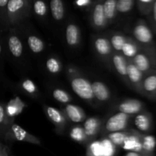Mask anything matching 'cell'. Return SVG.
I'll return each instance as SVG.
<instances>
[{"label":"cell","mask_w":156,"mask_h":156,"mask_svg":"<svg viewBox=\"0 0 156 156\" xmlns=\"http://www.w3.org/2000/svg\"><path fill=\"white\" fill-rule=\"evenodd\" d=\"M30 2L27 0H9L5 18L11 26L16 25L30 15Z\"/></svg>","instance_id":"6da1fadb"},{"label":"cell","mask_w":156,"mask_h":156,"mask_svg":"<svg viewBox=\"0 0 156 156\" xmlns=\"http://www.w3.org/2000/svg\"><path fill=\"white\" fill-rule=\"evenodd\" d=\"M134 40L142 49L156 52V47L153 38V32L143 20H140L133 30Z\"/></svg>","instance_id":"7a4b0ae2"},{"label":"cell","mask_w":156,"mask_h":156,"mask_svg":"<svg viewBox=\"0 0 156 156\" xmlns=\"http://www.w3.org/2000/svg\"><path fill=\"white\" fill-rule=\"evenodd\" d=\"M131 117H132L131 116L123 113H116L105 121L102 126L101 132L103 131L105 135H108L113 133L127 130Z\"/></svg>","instance_id":"3957f363"},{"label":"cell","mask_w":156,"mask_h":156,"mask_svg":"<svg viewBox=\"0 0 156 156\" xmlns=\"http://www.w3.org/2000/svg\"><path fill=\"white\" fill-rule=\"evenodd\" d=\"M69 81L73 91L79 98L88 102H92L95 99L91 88V83L88 79L78 75H72L69 76Z\"/></svg>","instance_id":"277c9868"},{"label":"cell","mask_w":156,"mask_h":156,"mask_svg":"<svg viewBox=\"0 0 156 156\" xmlns=\"http://www.w3.org/2000/svg\"><path fill=\"white\" fill-rule=\"evenodd\" d=\"M131 61L144 75L152 70H156V52L141 48Z\"/></svg>","instance_id":"5b68a950"},{"label":"cell","mask_w":156,"mask_h":156,"mask_svg":"<svg viewBox=\"0 0 156 156\" xmlns=\"http://www.w3.org/2000/svg\"><path fill=\"white\" fill-rule=\"evenodd\" d=\"M4 138L7 141L25 142V143L38 145V146L41 144V140L37 137L26 131L19 125L13 123L10 125L8 129L7 132L5 134Z\"/></svg>","instance_id":"8992f818"},{"label":"cell","mask_w":156,"mask_h":156,"mask_svg":"<svg viewBox=\"0 0 156 156\" xmlns=\"http://www.w3.org/2000/svg\"><path fill=\"white\" fill-rule=\"evenodd\" d=\"M144 74L134 66L131 60L127 59V85L133 90L141 94L142 82Z\"/></svg>","instance_id":"52a82bcc"},{"label":"cell","mask_w":156,"mask_h":156,"mask_svg":"<svg viewBox=\"0 0 156 156\" xmlns=\"http://www.w3.org/2000/svg\"><path fill=\"white\" fill-rule=\"evenodd\" d=\"M44 111L47 117L55 126L56 131L59 133H62L68 121L63 111L47 105L44 106Z\"/></svg>","instance_id":"ba28073f"},{"label":"cell","mask_w":156,"mask_h":156,"mask_svg":"<svg viewBox=\"0 0 156 156\" xmlns=\"http://www.w3.org/2000/svg\"><path fill=\"white\" fill-rule=\"evenodd\" d=\"M141 94L150 100L156 101V70H152L144 75Z\"/></svg>","instance_id":"9c48e42d"},{"label":"cell","mask_w":156,"mask_h":156,"mask_svg":"<svg viewBox=\"0 0 156 156\" xmlns=\"http://www.w3.org/2000/svg\"><path fill=\"white\" fill-rule=\"evenodd\" d=\"M82 128L88 143L94 140L100 133L102 128V122L98 117H90L85 119Z\"/></svg>","instance_id":"30bf717a"},{"label":"cell","mask_w":156,"mask_h":156,"mask_svg":"<svg viewBox=\"0 0 156 156\" xmlns=\"http://www.w3.org/2000/svg\"><path fill=\"white\" fill-rule=\"evenodd\" d=\"M144 108L143 102L136 99H126L119 103L117 106L118 112L123 113L131 117L144 111Z\"/></svg>","instance_id":"8fae6325"},{"label":"cell","mask_w":156,"mask_h":156,"mask_svg":"<svg viewBox=\"0 0 156 156\" xmlns=\"http://www.w3.org/2000/svg\"><path fill=\"white\" fill-rule=\"evenodd\" d=\"M134 126L136 128L137 132L142 134H146L150 132L153 126L152 116L147 111H143L135 115L134 117Z\"/></svg>","instance_id":"7c38bea8"},{"label":"cell","mask_w":156,"mask_h":156,"mask_svg":"<svg viewBox=\"0 0 156 156\" xmlns=\"http://www.w3.org/2000/svg\"><path fill=\"white\" fill-rule=\"evenodd\" d=\"M94 48L96 53L101 58L108 59L111 58L113 54V49L109 39L102 36H97L94 37Z\"/></svg>","instance_id":"4fadbf2b"},{"label":"cell","mask_w":156,"mask_h":156,"mask_svg":"<svg viewBox=\"0 0 156 156\" xmlns=\"http://www.w3.org/2000/svg\"><path fill=\"white\" fill-rule=\"evenodd\" d=\"M91 21L93 27L97 30L103 29L108 25V21L105 18L103 9V3L101 2L94 3L92 6L91 14Z\"/></svg>","instance_id":"5bb4252c"},{"label":"cell","mask_w":156,"mask_h":156,"mask_svg":"<svg viewBox=\"0 0 156 156\" xmlns=\"http://www.w3.org/2000/svg\"><path fill=\"white\" fill-rule=\"evenodd\" d=\"M111 59L116 72L127 85V59L121 54V53L117 52L113 53Z\"/></svg>","instance_id":"9a60e30c"},{"label":"cell","mask_w":156,"mask_h":156,"mask_svg":"<svg viewBox=\"0 0 156 156\" xmlns=\"http://www.w3.org/2000/svg\"><path fill=\"white\" fill-rule=\"evenodd\" d=\"M63 113L65 114L67 120L73 122L75 123H80L85 121L86 119V114L85 111L77 105L73 104H68L64 108Z\"/></svg>","instance_id":"2e32d148"},{"label":"cell","mask_w":156,"mask_h":156,"mask_svg":"<svg viewBox=\"0 0 156 156\" xmlns=\"http://www.w3.org/2000/svg\"><path fill=\"white\" fill-rule=\"evenodd\" d=\"M91 88L94 98L98 101L105 102L111 98V91L104 82L100 81L93 82L91 83Z\"/></svg>","instance_id":"e0dca14e"},{"label":"cell","mask_w":156,"mask_h":156,"mask_svg":"<svg viewBox=\"0 0 156 156\" xmlns=\"http://www.w3.org/2000/svg\"><path fill=\"white\" fill-rule=\"evenodd\" d=\"M80 30L79 27L74 23H70L66 29V40L69 46L75 47L80 42Z\"/></svg>","instance_id":"ac0fdd59"},{"label":"cell","mask_w":156,"mask_h":156,"mask_svg":"<svg viewBox=\"0 0 156 156\" xmlns=\"http://www.w3.org/2000/svg\"><path fill=\"white\" fill-rule=\"evenodd\" d=\"M141 47L132 37H127L126 42L121 50V54L128 60H131L140 52Z\"/></svg>","instance_id":"d6986e66"},{"label":"cell","mask_w":156,"mask_h":156,"mask_svg":"<svg viewBox=\"0 0 156 156\" xmlns=\"http://www.w3.org/2000/svg\"><path fill=\"white\" fill-rule=\"evenodd\" d=\"M8 47L10 53L15 57L18 58L22 55L23 45L18 35H9L8 38Z\"/></svg>","instance_id":"ffe728a7"},{"label":"cell","mask_w":156,"mask_h":156,"mask_svg":"<svg viewBox=\"0 0 156 156\" xmlns=\"http://www.w3.org/2000/svg\"><path fill=\"white\" fill-rule=\"evenodd\" d=\"M142 154L145 156L153 155L156 146V140L153 136L143 134L141 139Z\"/></svg>","instance_id":"44dd1931"},{"label":"cell","mask_w":156,"mask_h":156,"mask_svg":"<svg viewBox=\"0 0 156 156\" xmlns=\"http://www.w3.org/2000/svg\"><path fill=\"white\" fill-rule=\"evenodd\" d=\"M50 8L52 16L56 21H61L63 19L65 8L63 2L61 0H52L50 3Z\"/></svg>","instance_id":"7402d4cb"},{"label":"cell","mask_w":156,"mask_h":156,"mask_svg":"<svg viewBox=\"0 0 156 156\" xmlns=\"http://www.w3.org/2000/svg\"><path fill=\"white\" fill-rule=\"evenodd\" d=\"M117 0H107L103 2V9L108 24L113 22L117 15Z\"/></svg>","instance_id":"603a6c76"},{"label":"cell","mask_w":156,"mask_h":156,"mask_svg":"<svg viewBox=\"0 0 156 156\" xmlns=\"http://www.w3.org/2000/svg\"><path fill=\"white\" fill-rule=\"evenodd\" d=\"M12 123L9 120V116L5 105L0 102V135L4 136Z\"/></svg>","instance_id":"cb8c5ba5"},{"label":"cell","mask_w":156,"mask_h":156,"mask_svg":"<svg viewBox=\"0 0 156 156\" xmlns=\"http://www.w3.org/2000/svg\"><path fill=\"white\" fill-rule=\"evenodd\" d=\"M131 133V129L129 130L121 131V132L113 133L108 134V138L109 139L110 141L115 145L117 147H123V144L125 143L126 140H127L128 136Z\"/></svg>","instance_id":"d4e9b609"},{"label":"cell","mask_w":156,"mask_h":156,"mask_svg":"<svg viewBox=\"0 0 156 156\" xmlns=\"http://www.w3.org/2000/svg\"><path fill=\"white\" fill-rule=\"evenodd\" d=\"M27 44L34 53H40L44 51V43L36 35H30L27 37Z\"/></svg>","instance_id":"484cf974"},{"label":"cell","mask_w":156,"mask_h":156,"mask_svg":"<svg viewBox=\"0 0 156 156\" xmlns=\"http://www.w3.org/2000/svg\"><path fill=\"white\" fill-rule=\"evenodd\" d=\"M126 40H127V37L125 35L120 33H115L112 34L109 41L113 50H115L117 53H120L123 45L126 42Z\"/></svg>","instance_id":"4316f807"},{"label":"cell","mask_w":156,"mask_h":156,"mask_svg":"<svg viewBox=\"0 0 156 156\" xmlns=\"http://www.w3.org/2000/svg\"><path fill=\"white\" fill-rule=\"evenodd\" d=\"M69 136L72 140L79 143L85 144V143H88V140H87L85 133H84L83 128L81 126H76L73 127V129L70 130Z\"/></svg>","instance_id":"83f0119b"},{"label":"cell","mask_w":156,"mask_h":156,"mask_svg":"<svg viewBox=\"0 0 156 156\" xmlns=\"http://www.w3.org/2000/svg\"><path fill=\"white\" fill-rule=\"evenodd\" d=\"M46 67L47 71L51 74H58L62 69V64L57 58L52 56L46 61Z\"/></svg>","instance_id":"f1b7e54d"},{"label":"cell","mask_w":156,"mask_h":156,"mask_svg":"<svg viewBox=\"0 0 156 156\" xmlns=\"http://www.w3.org/2000/svg\"><path fill=\"white\" fill-rule=\"evenodd\" d=\"M52 94H53V98L59 103L68 105L72 101L71 96L69 95V94L66 91H64L61 88H55L53 91Z\"/></svg>","instance_id":"f546056e"},{"label":"cell","mask_w":156,"mask_h":156,"mask_svg":"<svg viewBox=\"0 0 156 156\" xmlns=\"http://www.w3.org/2000/svg\"><path fill=\"white\" fill-rule=\"evenodd\" d=\"M136 2L137 7L140 13L142 15L149 16L152 10L155 0H138Z\"/></svg>","instance_id":"4dcf8cb0"},{"label":"cell","mask_w":156,"mask_h":156,"mask_svg":"<svg viewBox=\"0 0 156 156\" xmlns=\"http://www.w3.org/2000/svg\"><path fill=\"white\" fill-rule=\"evenodd\" d=\"M21 87L23 91L29 95L35 96L38 93L37 87L30 79H25L21 82Z\"/></svg>","instance_id":"1f68e13d"},{"label":"cell","mask_w":156,"mask_h":156,"mask_svg":"<svg viewBox=\"0 0 156 156\" xmlns=\"http://www.w3.org/2000/svg\"><path fill=\"white\" fill-rule=\"evenodd\" d=\"M136 2L134 0H117L116 9L119 13H127L133 8Z\"/></svg>","instance_id":"d6a6232c"},{"label":"cell","mask_w":156,"mask_h":156,"mask_svg":"<svg viewBox=\"0 0 156 156\" xmlns=\"http://www.w3.org/2000/svg\"><path fill=\"white\" fill-rule=\"evenodd\" d=\"M33 9L34 13L40 18H44L47 14V5L45 2L37 0L34 2Z\"/></svg>","instance_id":"836d02e7"},{"label":"cell","mask_w":156,"mask_h":156,"mask_svg":"<svg viewBox=\"0 0 156 156\" xmlns=\"http://www.w3.org/2000/svg\"><path fill=\"white\" fill-rule=\"evenodd\" d=\"M149 19L151 27H152V31L156 34V0H155V2H154L152 12L149 15Z\"/></svg>","instance_id":"e575fe53"},{"label":"cell","mask_w":156,"mask_h":156,"mask_svg":"<svg viewBox=\"0 0 156 156\" xmlns=\"http://www.w3.org/2000/svg\"><path fill=\"white\" fill-rule=\"evenodd\" d=\"M74 4L81 9H86V8L91 7L92 5L94 4V2L91 0H79V1L74 2Z\"/></svg>","instance_id":"d590c367"},{"label":"cell","mask_w":156,"mask_h":156,"mask_svg":"<svg viewBox=\"0 0 156 156\" xmlns=\"http://www.w3.org/2000/svg\"><path fill=\"white\" fill-rule=\"evenodd\" d=\"M10 149L8 146L0 142V156H9Z\"/></svg>","instance_id":"8d00e7d4"},{"label":"cell","mask_w":156,"mask_h":156,"mask_svg":"<svg viewBox=\"0 0 156 156\" xmlns=\"http://www.w3.org/2000/svg\"><path fill=\"white\" fill-rule=\"evenodd\" d=\"M125 156H145L144 155L136 152H129Z\"/></svg>","instance_id":"74e56055"},{"label":"cell","mask_w":156,"mask_h":156,"mask_svg":"<svg viewBox=\"0 0 156 156\" xmlns=\"http://www.w3.org/2000/svg\"><path fill=\"white\" fill-rule=\"evenodd\" d=\"M2 45H1V42H0V56H1V54H2Z\"/></svg>","instance_id":"f35d334b"}]
</instances>
